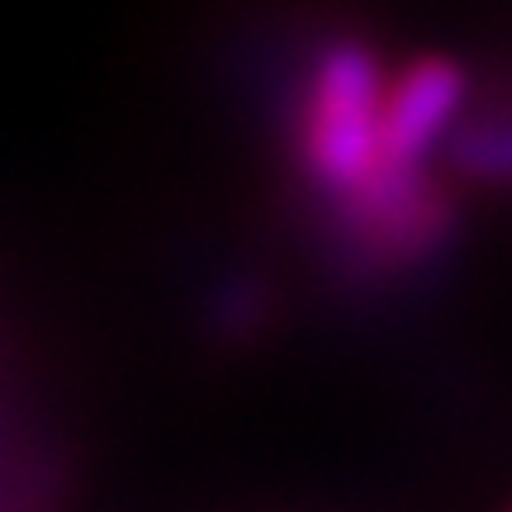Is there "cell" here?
I'll list each match as a JSON object with an SVG mask.
<instances>
[{
	"mask_svg": "<svg viewBox=\"0 0 512 512\" xmlns=\"http://www.w3.org/2000/svg\"><path fill=\"white\" fill-rule=\"evenodd\" d=\"M380 110L384 86L375 57L361 43H332L313 67L304 110V166L328 185H370L384 171Z\"/></svg>",
	"mask_w": 512,
	"mask_h": 512,
	"instance_id": "6da1fadb",
	"label": "cell"
},
{
	"mask_svg": "<svg viewBox=\"0 0 512 512\" xmlns=\"http://www.w3.org/2000/svg\"><path fill=\"white\" fill-rule=\"evenodd\" d=\"M465 100V72L451 57H418L408 62L394 86L384 91L380 110V152L384 171H408L427 147L441 138L451 114Z\"/></svg>",
	"mask_w": 512,
	"mask_h": 512,
	"instance_id": "7a4b0ae2",
	"label": "cell"
}]
</instances>
